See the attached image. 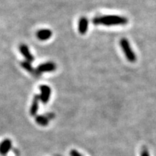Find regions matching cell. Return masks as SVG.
<instances>
[{"instance_id":"52a82bcc","label":"cell","mask_w":156,"mask_h":156,"mask_svg":"<svg viewBox=\"0 0 156 156\" xmlns=\"http://www.w3.org/2000/svg\"><path fill=\"white\" fill-rule=\"evenodd\" d=\"M20 65H21V67H22L23 68H24V69L26 70L27 72H28V73L32 74L34 77H40V76H41V74L39 73V72L38 71V69H34V68L32 67L30 62H29L28 61L22 62L20 63Z\"/></svg>"},{"instance_id":"ba28073f","label":"cell","mask_w":156,"mask_h":156,"mask_svg":"<svg viewBox=\"0 0 156 156\" xmlns=\"http://www.w3.org/2000/svg\"><path fill=\"white\" fill-rule=\"evenodd\" d=\"M88 25L89 22L87 17H82L80 19L79 23H78V30H79L80 34L82 35L86 34L87 29H88Z\"/></svg>"},{"instance_id":"8fae6325","label":"cell","mask_w":156,"mask_h":156,"mask_svg":"<svg viewBox=\"0 0 156 156\" xmlns=\"http://www.w3.org/2000/svg\"><path fill=\"white\" fill-rule=\"evenodd\" d=\"M36 122L41 126H47L48 123H49V118H48V116L38 115V116H36Z\"/></svg>"},{"instance_id":"30bf717a","label":"cell","mask_w":156,"mask_h":156,"mask_svg":"<svg viewBox=\"0 0 156 156\" xmlns=\"http://www.w3.org/2000/svg\"><path fill=\"white\" fill-rule=\"evenodd\" d=\"M40 101H41L40 95H34V100H33L32 105H31L30 109V114L31 116H36V114L38 110V103Z\"/></svg>"},{"instance_id":"9c48e42d","label":"cell","mask_w":156,"mask_h":156,"mask_svg":"<svg viewBox=\"0 0 156 156\" xmlns=\"http://www.w3.org/2000/svg\"><path fill=\"white\" fill-rule=\"evenodd\" d=\"M36 36L40 41H47L52 36V31L49 29H43L39 30L36 33Z\"/></svg>"},{"instance_id":"8992f818","label":"cell","mask_w":156,"mask_h":156,"mask_svg":"<svg viewBox=\"0 0 156 156\" xmlns=\"http://www.w3.org/2000/svg\"><path fill=\"white\" fill-rule=\"evenodd\" d=\"M20 51L23 54V56L26 58V60L29 62H32L34 61V57L32 54H30V50L28 47V46L25 44H20L19 47Z\"/></svg>"},{"instance_id":"7c38bea8","label":"cell","mask_w":156,"mask_h":156,"mask_svg":"<svg viewBox=\"0 0 156 156\" xmlns=\"http://www.w3.org/2000/svg\"><path fill=\"white\" fill-rule=\"evenodd\" d=\"M70 156H83L80 153L78 152L77 150H72L70 151Z\"/></svg>"},{"instance_id":"5b68a950","label":"cell","mask_w":156,"mask_h":156,"mask_svg":"<svg viewBox=\"0 0 156 156\" xmlns=\"http://www.w3.org/2000/svg\"><path fill=\"white\" fill-rule=\"evenodd\" d=\"M12 147V142L10 139L7 138L4 140L2 142L0 143V154L5 155L9 153Z\"/></svg>"},{"instance_id":"277c9868","label":"cell","mask_w":156,"mask_h":156,"mask_svg":"<svg viewBox=\"0 0 156 156\" xmlns=\"http://www.w3.org/2000/svg\"><path fill=\"white\" fill-rule=\"evenodd\" d=\"M56 69V65L54 62H46L41 65H39L37 69L41 74L43 73H50V72L55 71Z\"/></svg>"},{"instance_id":"4fadbf2b","label":"cell","mask_w":156,"mask_h":156,"mask_svg":"<svg viewBox=\"0 0 156 156\" xmlns=\"http://www.w3.org/2000/svg\"><path fill=\"white\" fill-rule=\"evenodd\" d=\"M141 156H150L149 153H148V151H147V149L142 150V151L141 153Z\"/></svg>"},{"instance_id":"7a4b0ae2","label":"cell","mask_w":156,"mask_h":156,"mask_svg":"<svg viewBox=\"0 0 156 156\" xmlns=\"http://www.w3.org/2000/svg\"><path fill=\"white\" fill-rule=\"evenodd\" d=\"M120 46L122 48L123 51L125 54L126 59L130 62H135L136 60V54H134V51L132 50L129 42L126 38H123L120 40Z\"/></svg>"},{"instance_id":"3957f363","label":"cell","mask_w":156,"mask_h":156,"mask_svg":"<svg viewBox=\"0 0 156 156\" xmlns=\"http://www.w3.org/2000/svg\"><path fill=\"white\" fill-rule=\"evenodd\" d=\"M41 91L40 98L43 103H47L49 101L51 94V89L49 86L46 85H42L39 87Z\"/></svg>"},{"instance_id":"6da1fadb","label":"cell","mask_w":156,"mask_h":156,"mask_svg":"<svg viewBox=\"0 0 156 156\" xmlns=\"http://www.w3.org/2000/svg\"><path fill=\"white\" fill-rule=\"evenodd\" d=\"M128 19L125 17L119 15H104V16L95 17L93 20V24L95 25H103L106 26L112 25H124L128 23Z\"/></svg>"}]
</instances>
